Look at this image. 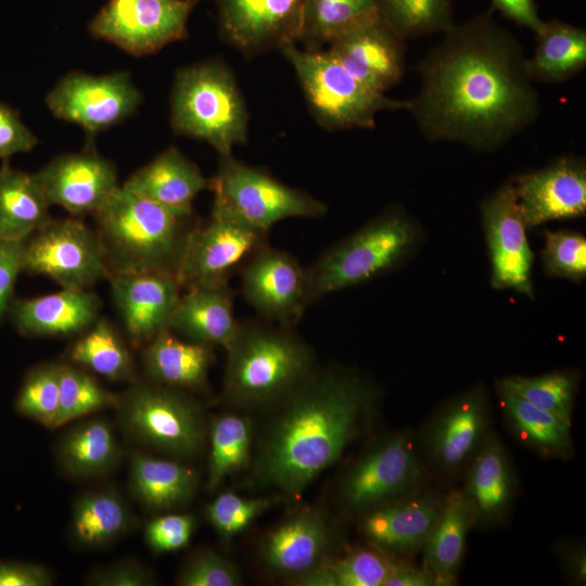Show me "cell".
<instances>
[{"label": "cell", "instance_id": "cell-1", "mask_svg": "<svg viewBox=\"0 0 586 586\" xmlns=\"http://www.w3.org/2000/svg\"><path fill=\"white\" fill-rule=\"evenodd\" d=\"M522 44L491 15L455 24L418 63L407 111L430 141L492 152L532 125L540 100Z\"/></svg>", "mask_w": 586, "mask_h": 586}, {"label": "cell", "instance_id": "cell-2", "mask_svg": "<svg viewBox=\"0 0 586 586\" xmlns=\"http://www.w3.org/2000/svg\"><path fill=\"white\" fill-rule=\"evenodd\" d=\"M377 392L346 369L316 372L289 395L267 428L252 480L298 496L365 431Z\"/></svg>", "mask_w": 586, "mask_h": 586}, {"label": "cell", "instance_id": "cell-3", "mask_svg": "<svg viewBox=\"0 0 586 586\" xmlns=\"http://www.w3.org/2000/svg\"><path fill=\"white\" fill-rule=\"evenodd\" d=\"M92 215L109 277L154 272L177 279L191 233L200 221L192 209L162 206L123 186Z\"/></svg>", "mask_w": 586, "mask_h": 586}, {"label": "cell", "instance_id": "cell-4", "mask_svg": "<svg viewBox=\"0 0 586 586\" xmlns=\"http://www.w3.org/2000/svg\"><path fill=\"white\" fill-rule=\"evenodd\" d=\"M423 241L422 227L404 206L386 207L305 267L307 309L331 293L369 282L404 266Z\"/></svg>", "mask_w": 586, "mask_h": 586}, {"label": "cell", "instance_id": "cell-5", "mask_svg": "<svg viewBox=\"0 0 586 586\" xmlns=\"http://www.w3.org/2000/svg\"><path fill=\"white\" fill-rule=\"evenodd\" d=\"M226 351L222 398L237 406L285 399L316 372L311 348L290 327L239 321Z\"/></svg>", "mask_w": 586, "mask_h": 586}, {"label": "cell", "instance_id": "cell-6", "mask_svg": "<svg viewBox=\"0 0 586 586\" xmlns=\"http://www.w3.org/2000/svg\"><path fill=\"white\" fill-rule=\"evenodd\" d=\"M175 133L208 143L219 156L247 138L249 113L231 69L220 60L180 68L170 94Z\"/></svg>", "mask_w": 586, "mask_h": 586}, {"label": "cell", "instance_id": "cell-7", "mask_svg": "<svg viewBox=\"0 0 586 586\" xmlns=\"http://www.w3.org/2000/svg\"><path fill=\"white\" fill-rule=\"evenodd\" d=\"M115 410L125 435L146 448L189 459L203 447L202 408L186 391L135 379L118 394Z\"/></svg>", "mask_w": 586, "mask_h": 586}, {"label": "cell", "instance_id": "cell-8", "mask_svg": "<svg viewBox=\"0 0 586 586\" xmlns=\"http://www.w3.org/2000/svg\"><path fill=\"white\" fill-rule=\"evenodd\" d=\"M291 63L317 122L329 130L372 128L382 111L408 110L409 100H396L372 90L349 74L328 50L280 49Z\"/></svg>", "mask_w": 586, "mask_h": 586}, {"label": "cell", "instance_id": "cell-9", "mask_svg": "<svg viewBox=\"0 0 586 586\" xmlns=\"http://www.w3.org/2000/svg\"><path fill=\"white\" fill-rule=\"evenodd\" d=\"M213 207L266 233L289 218H319L328 206L310 194L289 187L266 170L229 155L219 156L218 169L209 179Z\"/></svg>", "mask_w": 586, "mask_h": 586}, {"label": "cell", "instance_id": "cell-10", "mask_svg": "<svg viewBox=\"0 0 586 586\" xmlns=\"http://www.w3.org/2000/svg\"><path fill=\"white\" fill-rule=\"evenodd\" d=\"M200 0H109L89 23L90 35L133 56L156 53L187 38Z\"/></svg>", "mask_w": 586, "mask_h": 586}, {"label": "cell", "instance_id": "cell-11", "mask_svg": "<svg viewBox=\"0 0 586 586\" xmlns=\"http://www.w3.org/2000/svg\"><path fill=\"white\" fill-rule=\"evenodd\" d=\"M23 271L68 289H87L110 276L95 230L75 218L51 219L25 240Z\"/></svg>", "mask_w": 586, "mask_h": 586}, {"label": "cell", "instance_id": "cell-12", "mask_svg": "<svg viewBox=\"0 0 586 586\" xmlns=\"http://www.w3.org/2000/svg\"><path fill=\"white\" fill-rule=\"evenodd\" d=\"M425 477L412 436L400 432L378 442L345 473L340 498L349 512L365 511L417 489Z\"/></svg>", "mask_w": 586, "mask_h": 586}, {"label": "cell", "instance_id": "cell-13", "mask_svg": "<svg viewBox=\"0 0 586 586\" xmlns=\"http://www.w3.org/2000/svg\"><path fill=\"white\" fill-rule=\"evenodd\" d=\"M141 102L140 90L125 71L100 76L71 72L46 98L48 109L56 118L80 126L88 136L123 123Z\"/></svg>", "mask_w": 586, "mask_h": 586}, {"label": "cell", "instance_id": "cell-14", "mask_svg": "<svg viewBox=\"0 0 586 586\" xmlns=\"http://www.w3.org/2000/svg\"><path fill=\"white\" fill-rule=\"evenodd\" d=\"M268 233L256 230L212 207L209 217L194 227L177 280L181 288L229 283V278L263 246Z\"/></svg>", "mask_w": 586, "mask_h": 586}, {"label": "cell", "instance_id": "cell-15", "mask_svg": "<svg viewBox=\"0 0 586 586\" xmlns=\"http://www.w3.org/2000/svg\"><path fill=\"white\" fill-rule=\"evenodd\" d=\"M491 431L488 392L479 384L435 411L422 434L423 456L437 473L454 475L468 468Z\"/></svg>", "mask_w": 586, "mask_h": 586}, {"label": "cell", "instance_id": "cell-16", "mask_svg": "<svg viewBox=\"0 0 586 586\" xmlns=\"http://www.w3.org/2000/svg\"><path fill=\"white\" fill-rule=\"evenodd\" d=\"M482 224L491 260V283L534 297V253L512 180L486 196L481 205Z\"/></svg>", "mask_w": 586, "mask_h": 586}, {"label": "cell", "instance_id": "cell-17", "mask_svg": "<svg viewBox=\"0 0 586 586\" xmlns=\"http://www.w3.org/2000/svg\"><path fill=\"white\" fill-rule=\"evenodd\" d=\"M240 288L264 321L294 328L307 310L305 267L289 252L269 244L242 267Z\"/></svg>", "mask_w": 586, "mask_h": 586}, {"label": "cell", "instance_id": "cell-18", "mask_svg": "<svg viewBox=\"0 0 586 586\" xmlns=\"http://www.w3.org/2000/svg\"><path fill=\"white\" fill-rule=\"evenodd\" d=\"M527 229L586 213L585 161L566 155L512 179Z\"/></svg>", "mask_w": 586, "mask_h": 586}, {"label": "cell", "instance_id": "cell-19", "mask_svg": "<svg viewBox=\"0 0 586 586\" xmlns=\"http://www.w3.org/2000/svg\"><path fill=\"white\" fill-rule=\"evenodd\" d=\"M220 33L245 53L298 40L304 0H215Z\"/></svg>", "mask_w": 586, "mask_h": 586}, {"label": "cell", "instance_id": "cell-20", "mask_svg": "<svg viewBox=\"0 0 586 586\" xmlns=\"http://www.w3.org/2000/svg\"><path fill=\"white\" fill-rule=\"evenodd\" d=\"M35 176L49 203L74 216L93 214L119 187L113 162L91 148L59 155Z\"/></svg>", "mask_w": 586, "mask_h": 586}, {"label": "cell", "instance_id": "cell-21", "mask_svg": "<svg viewBox=\"0 0 586 586\" xmlns=\"http://www.w3.org/2000/svg\"><path fill=\"white\" fill-rule=\"evenodd\" d=\"M328 51L355 78L381 93L405 74V40L380 15L332 41Z\"/></svg>", "mask_w": 586, "mask_h": 586}, {"label": "cell", "instance_id": "cell-22", "mask_svg": "<svg viewBox=\"0 0 586 586\" xmlns=\"http://www.w3.org/2000/svg\"><path fill=\"white\" fill-rule=\"evenodd\" d=\"M443 498L417 489L364 513L359 530L369 545L387 555L421 550L443 508Z\"/></svg>", "mask_w": 586, "mask_h": 586}, {"label": "cell", "instance_id": "cell-23", "mask_svg": "<svg viewBox=\"0 0 586 586\" xmlns=\"http://www.w3.org/2000/svg\"><path fill=\"white\" fill-rule=\"evenodd\" d=\"M113 302L132 346L143 347L168 328L181 296L175 277L154 273H120L109 277Z\"/></svg>", "mask_w": 586, "mask_h": 586}, {"label": "cell", "instance_id": "cell-24", "mask_svg": "<svg viewBox=\"0 0 586 586\" xmlns=\"http://www.w3.org/2000/svg\"><path fill=\"white\" fill-rule=\"evenodd\" d=\"M461 491L472 506L474 526L500 524L509 514L517 479L509 454L494 431L469 463Z\"/></svg>", "mask_w": 586, "mask_h": 586}, {"label": "cell", "instance_id": "cell-25", "mask_svg": "<svg viewBox=\"0 0 586 586\" xmlns=\"http://www.w3.org/2000/svg\"><path fill=\"white\" fill-rule=\"evenodd\" d=\"M101 305L87 289L62 288L43 296L15 298L8 314L22 335L67 336L86 330L100 316Z\"/></svg>", "mask_w": 586, "mask_h": 586}, {"label": "cell", "instance_id": "cell-26", "mask_svg": "<svg viewBox=\"0 0 586 586\" xmlns=\"http://www.w3.org/2000/svg\"><path fill=\"white\" fill-rule=\"evenodd\" d=\"M330 543V528L324 519L305 510L269 532L263 544V558L270 570L293 579L327 559Z\"/></svg>", "mask_w": 586, "mask_h": 586}, {"label": "cell", "instance_id": "cell-27", "mask_svg": "<svg viewBox=\"0 0 586 586\" xmlns=\"http://www.w3.org/2000/svg\"><path fill=\"white\" fill-rule=\"evenodd\" d=\"M233 296L229 283L188 288L180 296L168 329L186 340L227 348L239 326Z\"/></svg>", "mask_w": 586, "mask_h": 586}, {"label": "cell", "instance_id": "cell-28", "mask_svg": "<svg viewBox=\"0 0 586 586\" xmlns=\"http://www.w3.org/2000/svg\"><path fill=\"white\" fill-rule=\"evenodd\" d=\"M213 346L181 339L168 328L142 347V367L153 382L191 392L208 390Z\"/></svg>", "mask_w": 586, "mask_h": 586}, {"label": "cell", "instance_id": "cell-29", "mask_svg": "<svg viewBox=\"0 0 586 586\" xmlns=\"http://www.w3.org/2000/svg\"><path fill=\"white\" fill-rule=\"evenodd\" d=\"M123 187L162 206L191 211L193 199L209 189V179L180 150L169 146L135 171Z\"/></svg>", "mask_w": 586, "mask_h": 586}, {"label": "cell", "instance_id": "cell-30", "mask_svg": "<svg viewBox=\"0 0 586 586\" xmlns=\"http://www.w3.org/2000/svg\"><path fill=\"white\" fill-rule=\"evenodd\" d=\"M55 456L66 475L90 479L114 470L122 458V448L109 420L86 417L60 436Z\"/></svg>", "mask_w": 586, "mask_h": 586}, {"label": "cell", "instance_id": "cell-31", "mask_svg": "<svg viewBox=\"0 0 586 586\" xmlns=\"http://www.w3.org/2000/svg\"><path fill=\"white\" fill-rule=\"evenodd\" d=\"M195 469L174 459L132 451L129 488L144 507L167 510L189 501L199 486Z\"/></svg>", "mask_w": 586, "mask_h": 586}, {"label": "cell", "instance_id": "cell-32", "mask_svg": "<svg viewBox=\"0 0 586 586\" xmlns=\"http://www.w3.org/2000/svg\"><path fill=\"white\" fill-rule=\"evenodd\" d=\"M496 391L506 423L524 446L547 459H569L574 454L571 425L496 382Z\"/></svg>", "mask_w": 586, "mask_h": 586}, {"label": "cell", "instance_id": "cell-33", "mask_svg": "<svg viewBox=\"0 0 586 586\" xmlns=\"http://www.w3.org/2000/svg\"><path fill=\"white\" fill-rule=\"evenodd\" d=\"M474 527V513L462 491H451L443 498L441 515L421 548L423 569L432 574L438 586L456 583L466 539Z\"/></svg>", "mask_w": 586, "mask_h": 586}, {"label": "cell", "instance_id": "cell-34", "mask_svg": "<svg viewBox=\"0 0 586 586\" xmlns=\"http://www.w3.org/2000/svg\"><path fill=\"white\" fill-rule=\"evenodd\" d=\"M44 191L35 174L0 166V240H25L52 218Z\"/></svg>", "mask_w": 586, "mask_h": 586}, {"label": "cell", "instance_id": "cell-35", "mask_svg": "<svg viewBox=\"0 0 586 586\" xmlns=\"http://www.w3.org/2000/svg\"><path fill=\"white\" fill-rule=\"evenodd\" d=\"M536 47L525 60L533 81L558 84L572 79L586 67V30L559 20L544 22L535 34Z\"/></svg>", "mask_w": 586, "mask_h": 586}, {"label": "cell", "instance_id": "cell-36", "mask_svg": "<svg viewBox=\"0 0 586 586\" xmlns=\"http://www.w3.org/2000/svg\"><path fill=\"white\" fill-rule=\"evenodd\" d=\"M132 511L114 489L102 488L76 498L69 535L82 548H102L124 536L135 524Z\"/></svg>", "mask_w": 586, "mask_h": 586}, {"label": "cell", "instance_id": "cell-37", "mask_svg": "<svg viewBox=\"0 0 586 586\" xmlns=\"http://www.w3.org/2000/svg\"><path fill=\"white\" fill-rule=\"evenodd\" d=\"M69 362L110 381H133L135 360L126 340L105 317L99 316L67 349Z\"/></svg>", "mask_w": 586, "mask_h": 586}, {"label": "cell", "instance_id": "cell-38", "mask_svg": "<svg viewBox=\"0 0 586 586\" xmlns=\"http://www.w3.org/2000/svg\"><path fill=\"white\" fill-rule=\"evenodd\" d=\"M378 15V0H304L297 42L307 50H321Z\"/></svg>", "mask_w": 586, "mask_h": 586}, {"label": "cell", "instance_id": "cell-39", "mask_svg": "<svg viewBox=\"0 0 586 586\" xmlns=\"http://www.w3.org/2000/svg\"><path fill=\"white\" fill-rule=\"evenodd\" d=\"M396 561L374 548L356 549L337 559H324L291 579L301 586H384Z\"/></svg>", "mask_w": 586, "mask_h": 586}, {"label": "cell", "instance_id": "cell-40", "mask_svg": "<svg viewBox=\"0 0 586 586\" xmlns=\"http://www.w3.org/2000/svg\"><path fill=\"white\" fill-rule=\"evenodd\" d=\"M252 424L249 419L225 413L209 428L207 488L214 492L230 475L244 469L250 459Z\"/></svg>", "mask_w": 586, "mask_h": 586}, {"label": "cell", "instance_id": "cell-41", "mask_svg": "<svg viewBox=\"0 0 586 586\" xmlns=\"http://www.w3.org/2000/svg\"><path fill=\"white\" fill-rule=\"evenodd\" d=\"M118 394L103 386L87 369L69 361L60 362L59 411L55 428L115 409Z\"/></svg>", "mask_w": 586, "mask_h": 586}, {"label": "cell", "instance_id": "cell-42", "mask_svg": "<svg viewBox=\"0 0 586 586\" xmlns=\"http://www.w3.org/2000/svg\"><path fill=\"white\" fill-rule=\"evenodd\" d=\"M497 382L532 405L572 423L579 382L577 371L556 370L534 377L510 375Z\"/></svg>", "mask_w": 586, "mask_h": 586}, {"label": "cell", "instance_id": "cell-43", "mask_svg": "<svg viewBox=\"0 0 586 586\" xmlns=\"http://www.w3.org/2000/svg\"><path fill=\"white\" fill-rule=\"evenodd\" d=\"M379 14L404 40L445 34L454 22V0H378Z\"/></svg>", "mask_w": 586, "mask_h": 586}, {"label": "cell", "instance_id": "cell-44", "mask_svg": "<svg viewBox=\"0 0 586 586\" xmlns=\"http://www.w3.org/2000/svg\"><path fill=\"white\" fill-rule=\"evenodd\" d=\"M60 362H41L24 375L13 408L22 417L55 429L59 411Z\"/></svg>", "mask_w": 586, "mask_h": 586}, {"label": "cell", "instance_id": "cell-45", "mask_svg": "<svg viewBox=\"0 0 586 586\" xmlns=\"http://www.w3.org/2000/svg\"><path fill=\"white\" fill-rule=\"evenodd\" d=\"M542 263L546 275L582 282L586 278V238L568 230H545Z\"/></svg>", "mask_w": 586, "mask_h": 586}, {"label": "cell", "instance_id": "cell-46", "mask_svg": "<svg viewBox=\"0 0 586 586\" xmlns=\"http://www.w3.org/2000/svg\"><path fill=\"white\" fill-rule=\"evenodd\" d=\"M273 502L270 498H244L226 492L207 505L205 513L216 532L229 539L244 531Z\"/></svg>", "mask_w": 586, "mask_h": 586}, {"label": "cell", "instance_id": "cell-47", "mask_svg": "<svg viewBox=\"0 0 586 586\" xmlns=\"http://www.w3.org/2000/svg\"><path fill=\"white\" fill-rule=\"evenodd\" d=\"M181 586H237L241 578L234 565L212 550L192 556L178 574Z\"/></svg>", "mask_w": 586, "mask_h": 586}, {"label": "cell", "instance_id": "cell-48", "mask_svg": "<svg viewBox=\"0 0 586 586\" xmlns=\"http://www.w3.org/2000/svg\"><path fill=\"white\" fill-rule=\"evenodd\" d=\"M195 527L191 514H163L152 519L145 526L144 538L156 552H170L188 545Z\"/></svg>", "mask_w": 586, "mask_h": 586}, {"label": "cell", "instance_id": "cell-49", "mask_svg": "<svg viewBox=\"0 0 586 586\" xmlns=\"http://www.w3.org/2000/svg\"><path fill=\"white\" fill-rule=\"evenodd\" d=\"M152 571L133 559H122L92 570L86 577L91 586H149L154 584Z\"/></svg>", "mask_w": 586, "mask_h": 586}, {"label": "cell", "instance_id": "cell-50", "mask_svg": "<svg viewBox=\"0 0 586 586\" xmlns=\"http://www.w3.org/2000/svg\"><path fill=\"white\" fill-rule=\"evenodd\" d=\"M38 143L35 133L22 122L18 112L0 102V158L31 151Z\"/></svg>", "mask_w": 586, "mask_h": 586}, {"label": "cell", "instance_id": "cell-51", "mask_svg": "<svg viewBox=\"0 0 586 586\" xmlns=\"http://www.w3.org/2000/svg\"><path fill=\"white\" fill-rule=\"evenodd\" d=\"M25 240H0V322L14 300L15 283L23 271Z\"/></svg>", "mask_w": 586, "mask_h": 586}, {"label": "cell", "instance_id": "cell-52", "mask_svg": "<svg viewBox=\"0 0 586 586\" xmlns=\"http://www.w3.org/2000/svg\"><path fill=\"white\" fill-rule=\"evenodd\" d=\"M51 573L42 565L13 560H0V586H49Z\"/></svg>", "mask_w": 586, "mask_h": 586}, {"label": "cell", "instance_id": "cell-53", "mask_svg": "<svg viewBox=\"0 0 586 586\" xmlns=\"http://www.w3.org/2000/svg\"><path fill=\"white\" fill-rule=\"evenodd\" d=\"M493 9L535 34L543 27L535 0H491Z\"/></svg>", "mask_w": 586, "mask_h": 586}, {"label": "cell", "instance_id": "cell-54", "mask_svg": "<svg viewBox=\"0 0 586 586\" xmlns=\"http://www.w3.org/2000/svg\"><path fill=\"white\" fill-rule=\"evenodd\" d=\"M557 555L564 566L565 573L576 584L586 582L585 547L576 544L562 543L557 546Z\"/></svg>", "mask_w": 586, "mask_h": 586}, {"label": "cell", "instance_id": "cell-55", "mask_svg": "<svg viewBox=\"0 0 586 586\" xmlns=\"http://www.w3.org/2000/svg\"><path fill=\"white\" fill-rule=\"evenodd\" d=\"M384 586H438L436 578L423 568L396 562Z\"/></svg>", "mask_w": 586, "mask_h": 586}]
</instances>
